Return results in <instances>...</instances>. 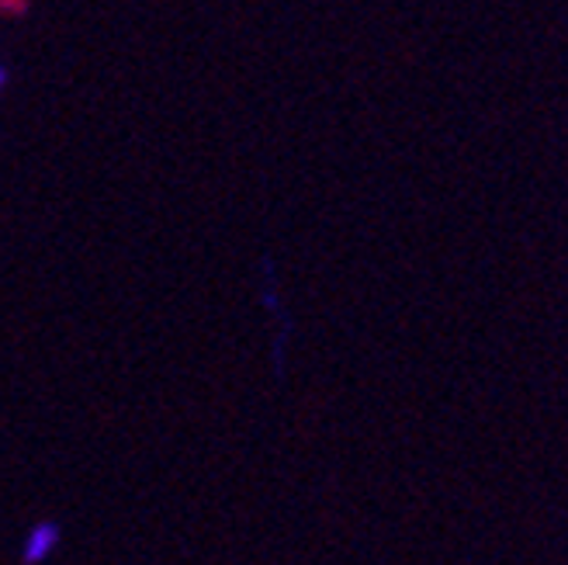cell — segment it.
I'll use <instances>...</instances> for the list:
<instances>
[{
	"label": "cell",
	"instance_id": "1",
	"mask_svg": "<svg viewBox=\"0 0 568 565\" xmlns=\"http://www.w3.org/2000/svg\"><path fill=\"white\" fill-rule=\"evenodd\" d=\"M63 542V527L55 521H39L32 524V531L24 534L21 542V565H42L55 555V548H60Z\"/></svg>",
	"mask_w": 568,
	"mask_h": 565
},
{
	"label": "cell",
	"instance_id": "2",
	"mask_svg": "<svg viewBox=\"0 0 568 565\" xmlns=\"http://www.w3.org/2000/svg\"><path fill=\"white\" fill-rule=\"evenodd\" d=\"M0 83H4V70H0Z\"/></svg>",
	"mask_w": 568,
	"mask_h": 565
}]
</instances>
